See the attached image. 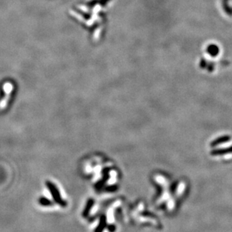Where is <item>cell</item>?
<instances>
[{
	"label": "cell",
	"instance_id": "1",
	"mask_svg": "<svg viewBox=\"0 0 232 232\" xmlns=\"http://www.w3.org/2000/svg\"><path fill=\"white\" fill-rule=\"evenodd\" d=\"M46 185H47V186L48 187V189H49L50 191H51V194H52L53 198H54V201H56V203L59 204H60L61 206H63V207L66 206V203H65V201H64L63 199L61 198V196H60V192H59L58 189H57V187L55 186V185H54V183H51V182H49V181L47 182Z\"/></svg>",
	"mask_w": 232,
	"mask_h": 232
},
{
	"label": "cell",
	"instance_id": "2",
	"mask_svg": "<svg viewBox=\"0 0 232 232\" xmlns=\"http://www.w3.org/2000/svg\"><path fill=\"white\" fill-rule=\"evenodd\" d=\"M93 200L88 201V202H87V206H86V208H85L84 211H83V217H87V216H88V213H89V212H90V208H91V207L93 206Z\"/></svg>",
	"mask_w": 232,
	"mask_h": 232
},
{
	"label": "cell",
	"instance_id": "3",
	"mask_svg": "<svg viewBox=\"0 0 232 232\" xmlns=\"http://www.w3.org/2000/svg\"><path fill=\"white\" fill-rule=\"evenodd\" d=\"M38 202H39L40 204L43 205V206H51V205H52V202H51L49 199L44 197L40 198L39 200H38Z\"/></svg>",
	"mask_w": 232,
	"mask_h": 232
}]
</instances>
